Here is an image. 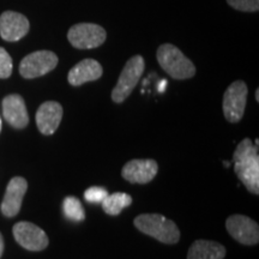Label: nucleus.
Returning a JSON list of instances; mask_svg holds the SVG:
<instances>
[{
	"label": "nucleus",
	"mask_w": 259,
	"mask_h": 259,
	"mask_svg": "<svg viewBox=\"0 0 259 259\" xmlns=\"http://www.w3.org/2000/svg\"><path fill=\"white\" fill-rule=\"evenodd\" d=\"M233 166L239 180L251 193H259V155L258 147L250 138H245L236 147L233 155Z\"/></svg>",
	"instance_id": "obj_1"
},
{
	"label": "nucleus",
	"mask_w": 259,
	"mask_h": 259,
	"mask_svg": "<svg viewBox=\"0 0 259 259\" xmlns=\"http://www.w3.org/2000/svg\"><path fill=\"white\" fill-rule=\"evenodd\" d=\"M134 223L139 232L163 244L173 245L180 240V231L178 226L160 213H143L137 216Z\"/></svg>",
	"instance_id": "obj_2"
},
{
	"label": "nucleus",
	"mask_w": 259,
	"mask_h": 259,
	"mask_svg": "<svg viewBox=\"0 0 259 259\" xmlns=\"http://www.w3.org/2000/svg\"><path fill=\"white\" fill-rule=\"evenodd\" d=\"M157 61L161 67L174 79H187L194 76L196 67L179 48L164 44L157 50Z\"/></svg>",
	"instance_id": "obj_3"
},
{
	"label": "nucleus",
	"mask_w": 259,
	"mask_h": 259,
	"mask_svg": "<svg viewBox=\"0 0 259 259\" xmlns=\"http://www.w3.org/2000/svg\"><path fill=\"white\" fill-rule=\"evenodd\" d=\"M144 69L145 63L143 57L135 56L130 58L119 76L115 88L112 92L113 101L115 103H121L127 99L130 94L134 92L136 85L138 84Z\"/></svg>",
	"instance_id": "obj_4"
},
{
	"label": "nucleus",
	"mask_w": 259,
	"mask_h": 259,
	"mask_svg": "<svg viewBox=\"0 0 259 259\" xmlns=\"http://www.w3.org/2000/svg\"><path fill=\"white\" fill-rule=\"evenodd\" d=\"M57 54L51 51H37L28 54L19 64V73L27 79L37 78L51 71L58 65Z\"/></svg>",
	"instance_id": "obj_5"
},
{
	"label": "nucleus",
	"mask_w": 259,
	"mask_h": 259,
	"mask_svg": "<svg viewBox=\"0 0 259 259\" xmlns=\"http://www.w3.org/2000/svg\"><path fill=\"white\" fill-rule=\"evenodd\" d=\"M106 30L94 23H79L70 28L67 38L74 48L93 50L100 47L106 41Z\"/></svg>",
	"instance_id": "obj_6"
},
{
	"label": "nucleus",
	"mask_w": 259,
	"mask_h": 259,
	"mask_svg": "<svg viewBox=\"0 0 259 259\" xmlns=\"http://www.w3.org/2000/svg\"><path fill=\"white\" fill-rule=\"evenodd\" d=\"M247 101V85L242 80H235L223 95V114L229 122H239L245 113Z\"/></svg>",
	"instance_id": "obj_7"
},
{
	"label": "nucleus",
	"mask_w": 259,
	"mask_h": 259,
	"mask_svg": "<svg viewBox=\"0 0 259 259\" xmlns=\"http://www.w3.org/2000/svg\"><path fill=\"white\" fill-rule=\"evenodd\" d=\"M226 228L233 239L242 245L253 246L259 241V226L253 220L245 215L229 216L226 221Z\"/></svg>",
	"instance_id": "obj_8"
},
{
	"label": "nucleus",
	"mask_w": 259,
	"mask_h": 259,
	"mask_svg": "<svg viewBox=\"0 0 259 259\" xmlns=\"http://www.w3.org/2000/svg\"><path fill=\"white\" fill-rule=\"evenodd\" d=\"M14 236L22 247L29 251H42L50 244L48 236L31 222H18L14 226Z\"/></svg>",
	"instance_id": "obj_9"
},
{
	"label": "nucleus",
	"mask_w": 259,
	"mask_h": 259,
	"mask_svg": "<svg viewBox=\"0 0 259 259\" xmlns=\"http://www.w3.org/2000/svg\"><path fill=\"white\" fill-rule=\"evenodd\" d=\"M29 24L28 18L19 12L5 11L0 16V36L5 41L15 42L21 40L28 34Z\"/></svg>",
	"instance_id": "obj_10"
},
{
	"label": "nucleus",
	"mask_w": 259,
	"mask_h": 259,
	"mask_svg": "<svg viewBox=\"0 0 259 259\" xmlns=\"http://www.w3.org/2000/svg\"><path fill=\"white\" fill-rule=\"evenodd\" d=\"M28 183L24 178L15 177L10 180L6 187L4 199L2 203V212L6 218H15L22 208Z\"/></svg>",
	"instance_id": "obj_11"
},
{
	"label": "nucleus",
	"mask_w": 259,
	"mask_h": 259,
	"mask_svg": "<svg viewBox=\"0 0 259 259\" xmlns=\"http://www.w3.org/2000/svg\"><path fill=\"white\" fill-rule=\"evenodd\" d=\"M158 164L155 160H131L125 164L121 176L131 184H148L156 177Z\"/></svg>",
	"instance_id": "obj_12"
},
{
	"label": "nucleus",
	"mask_w": 259,
	"mask_h": 259,
	"mask_svg": "<svg viewBox=\"0 0 259 259\" xmlns=\"http://www.w3.org/2000/svg\"><path fill=\"white\" fill-rule=\"evenodd\" d=\"M63 107L56 101H47L38 107L36 124L38 131L45 136H51L59 127L63 119Z\"/></svg>",
	"instance_id": "obj_13"
},
{
	"label": "nucleus",
	"mask_w": 259,
	"mask_h": 259,
	"mask_svg": "<svg viewBox=\"0 0 259 259\" xmlns=\"http://www.w3.org/2000/svg\"><path fill=\"white\" fill-rule=\"evenodd\" d=\"M3 115L15 128H24L29 124V115L23 97L17 94L8 95L3 100Z\"/></svg>",
	"instance_id": "obj_14"
},
{
	"label": "nucleus",
	"mask_w": 259,
	"mask_h": 259,
	"mask_svg": "<svg viewBox=\"0 0 259 259\" xmlns=\"http://www.w3.org/2000/svg\"><path fill=\"white\" fill-rule=\"evenodd\" d=\"M102 73V66L99 61L95 59H84L70 70L67 79L71 85L79 87L84 83L99 79Z\"/></svg>",
	"instance_id": "obj_15"
},
{
	"label": "nucleus",
	"mask_w": 259,
	"mask_h": 259,
	"mask_svg": "<svg viewBox=\"0 0 259 259\" xmlns=\"http://www.w3.org/2000/svg\"><path fill=\"white\" fill-rule=\"evenodd\" d=\"M226 253V247L220 242L197 240L191 245L187 259H223Z\"/></svg>",
	"instance_id": "obj_16"
},
{
	"label": "nucleus",
	"mask_w": 259,
	"mask_h": 259,
	"mask_svg": "<svg viewBox=\"0 0 259 259\" xmlns=\"http://www.w3.org/2000/svg\"><path fill=\"white\" fill-rule=\"evenodd\" d=\"M102 209L106 213L112 216L119 215L122 210L127 208L132 204V197L124 192H115L112 194H107V197L103 199Z\"/></svg>",
	"instance_id": "obj_17"
},
{
	"label": "nucleus",
	"mask_w": 259,
	"mask_h": 259,
	"mask_svg": "<svg viewBox=\"0 0 259 259\" xmlns=\"http://www.w3.org/2000/svg\"><path fill=\"white\" fill-rule=\"evenodd\" d=\"M63 211L64 215L69 220H71V221L80 222L85 219V212H84L82 203L76 197L69 196L64 199Z\"/></svg>",
	"instance_id": "obj_18"
},
{
	"label": "nucleus",
	"mask_w": 259,
	"mask_h": 259,
	"mask_svg": "<svg viewBox=\"0 0 259 259\" xmlns=\"http://www.w3.org/2000/svg\"><path fill=\"white\" fill-rule=\"evenodd\" d=\"M12 69H14L12 58L4 48L0 47V78H9L12 73Z\"/></svg>",
	"instance_id": "obj_19"
},
{
	"label": "nucleus",
	"mask_w": 259,
	"mask_h": 259,
	"mask_svg": "<svg viewBox=\"0 0 259 259\" xmlns=\"http://www.w3.org/2000/svg\"><path fill=\"white\" fill-rule=\"evenodd\" d=\"M107 194H108V192H107L106 189L100 186H94L89 187V189L84 192V199L88 203L101 204L103 202V199L107 197Z\"/></svg>",
	"instance_id": "obj_20"
},
{
	"label": "nucleus",
	"mask_w": 259,
	"mask_h": 259,
	"mask_svg": "<svg viewBox=\"0 0 259 259\" xmlns=\"http://www.w3.org/2000/svg\"><path fill=\"white\" fill-rule=\"evenodd\" d=\"M227 3L239 11L257 12L259 9V0H227Z\"/></svg>",
	"instance_id": "obj_21"
},
{
	"label": "nucleus",
	"mask_w": 259,
	"mask_h": 259,
	"mask_svg": "<svg viewBox=\"0 0 259 259\" xmlns=\"http://www.w3.org/2000/svg\"><path fill=\"white\" fill-rule=\"evenodd\" d=\"M166 85H167V80H166V79L161 80L160 84H158V92L163 93L164 89H166Z\"/></svg>",
	"instance_id": "obj_22"
},
{
	"label": "nucleus",
	"mask_w": 259,
	"mask_h": 259,
	"mask_svg": "<svg viewBox=\"0 0 259 259\" xmlns=\"http://www.w3.org/2000/svg\"><path fill=\"white\" fill-rule=\"evenodd\" d=\"M3 252H4V239H3L2 233H0V258H2Z\"/></svg>",
	"instance_id": "obj_23"
},
{
	"label": "nucleus",
	"mask_w": 259,
	"mask_h": 259,
	"mask_svg": "<svg viewBox=\"0 0 259 259\" xmlns=\"http://www.w3.org/2000/svg\"><path fill=\"white\" fill-rule=\"evenodd\" d=\"M255 101L259 102V89L255 90Z\"/></svg>",
	"instance_id": "obj_24"
},
{
	"label": "nucleus",
	"mask_w": 259,
	"mask_h": 259,
	"mask_svg": "<svg viewBox=\"0 0 259 259\" xmlns=\"http://www.w3.org/2000/svg\"><path fill=\"white\" fill-rule=\"evenodd\" d=\"M0 131H2V118H0Z\"/></svg>",
	"instance_id": "obj_25"
}]
</instances>
